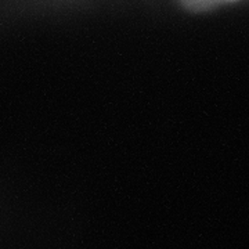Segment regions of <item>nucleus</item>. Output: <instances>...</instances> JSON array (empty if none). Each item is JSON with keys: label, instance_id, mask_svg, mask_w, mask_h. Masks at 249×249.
Returning a JSON list of instances; mask_svg holds the SVG:
<instances>
[{"label": "nucleus", "instance_id": "f257e3e1", "mask_svg": "<svg viewBox=\"0 0 249 249\" xmlns=\"http://www.w3.org/2000/svg\"><path fill=\"white\" fill-rule=\"evenodd\" d=\"M220 1L222 0H183L187 9L193 10V11H204V10L213 7Z\"/></svg>", "mask_w": 249, "mask_h": 249}, {"label": "nucleus", "instance_id": "f03ea898", "mask_svg": "<svg viewBox=\"0 0 249 249\" xmlns=\"http://www.w3.org/2000/svg\"><path fill=\"white\" fill-rule=\"evenodd\" d=\"M226 1H229V0H226Z\"/></svg>", "mask_w": 249, "mask_h": 249}]
</instances>
